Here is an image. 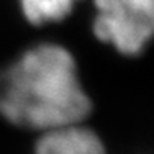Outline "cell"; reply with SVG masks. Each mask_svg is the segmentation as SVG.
I'll list each match as a JSON object with an SVG mask.
<instances>
[{
    "label": "cell",
    "mask_w": 154,
    "mask_h": 154,
    "mask_svg": "<svg viewBox=\"0 0 154 154\" xmlns=\"http://www.w3.org/2000/svg\"><path fill=\"white\" fill-rule=\"evenodd\" d=\"M92 107L77 59L64 45H33L0 71V116L18 128L41 133L85 122Z\"/></svg>",
    "instance_id": "6da1fadb"
},
{
    "label": "cell",
    "mask_w": 154,
    "mask_h": 154,
    "mask_svg": "<svg viewBox=\"0 0 154 154\" xmlns=\"http://www.w3.org/2000/svg\"><path fill=\"white\" fill-rule=\"evenodd\" d=\"M97 41L126 57L148 49L154 35V0H92Z\"/></svg>",
    "instance_id": "7a4b0ae2"
},
{
    "label": "cell",
    "mask_w": 154,
    "mask_h": 154,
    "mask_svg": "<svg viewBox=\"0 0 154 154\" xmlns=\"http://www.w3.org/2000/svg\"><path fill=\"white\" fill-rule=\"evenodd\" d=\"M33 154H108V151L100 134L79 122L41 131Z\"/></svg>",
    "instance_id": "3957f363"
},
{
    "label": "cell",
    "mask_w": 154,
    "mask_h": 154,
    "mask_svg": "<svg viewBox=\"0 0 154 154\" xmlns=\"http://www.w3.org/2000/svg\"><path fill=\"white\" fill-rule=\"evenodd\" d=\"M82 0H17L21 17L33 26L61 23Z\"/></svg>",
    "instance_id": "277c9868"
}]
</instances>
